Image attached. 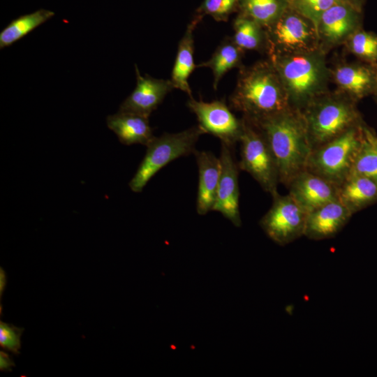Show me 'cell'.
I'll return each instance as SVG.
<instances>
[{
    "mask_svg": "<svg viewBox=\"0 0 377 377\" xmlns=\"http://www.w3.org/2000/svg\"><path fill=\"white\" fill-rule=\"evenodd\" d=\"M250 122L263 133L275 159L279 183L288 187L298 174L306 170L312 151L302 111L291 108Z\"/></svg>",
    "mask_w": 377,
    "mask_h": 377,
    "instance_id": "6da1fadb",
    "label": "cell"
},
{
    "mask_svg": "<svg viewBox=\"0 0 377 377\" xmlns=\"http://www.w3.org/2000/svg\"><path fill=\"white\" fill-rule=\"evenodd\" d=\"M230 108L255 122L293 108L272 63L258 62L241 68Z\"/></svg>",
    "mask_w": 377,
    "mask_h": 377,
    "instance_id": "7a4b0ae2",
    "label": "cell"
},
{
    "mask_svg": "<svg viewBox=\"0 0 377 377\" xmlns=\"http://www.w3.org/2000/svg\"><path fill=\"white\" fill-rule=\"evenodd\" d=\"M271 54L293 108L302 110L322 96L327 75L320 55L313 51Z\"/></svg>",
    "mask_w": 377,
    "mask_h": 377,
    "instance_id": "3957f363",
    "label": "cell"
},
{
    "mask_svg": "<svg viewBox=\"0 0 377 377\" xmlns=\"http://www.w3.org/2000/svg\"><path fill=\"white\" fill-rule=\"evenodd\" d=\"M349 97L320 96L302 110L312 149L363 122Z\"/></svg>",
    "mask_w": 377,
    "mask_h": 377,
    "instance_id": "277c9868",
    "label": "cell"
},
{
    "mask_svg": "<svg viewBox=\"0 0 377 377\" xmlns=\"http://www.w3.org/2000/svg\"><path fill=\"white\" fill-rule=\"evenodd\" d=\"M205 132L198 126L175 133L154 137L146 146L145 155L128 185L135 193L141 192L150 179L174 160L193 154L195 145Z\"/></svg>",
    "mask_w": 377,
    "mask_h": 377,
    "instance_id": "5b68a950",
    "label": "cell"
},
{
    "mask_svg": "<svg viewBox=\"0 0 377 377\" xmlns=\"http://www.w3.org/2000/svg\"><path fill=\"white\" fill-rule=\"evenodd\" d=\"M362 123L313 149L306 170L339 186L352 172L361 144Z\"/></svg>",
    "mask_w": 377,
    "mask_h": 377,
    "instance_id": "8992f818",
    "label": "cell"
},
{
    "mask_svg": "<svg viewBox=\"0 0 377 377\" xmlns=\"http://www.w3.org/2000/svg\"><path fill=\"white\" fill-rule=\"evenodd\" d=\"M239 140V170L248 172L271 195L278 192L279 183L275 159L262 131L253 123L244 119Z\"/></svg>",
    "mask_w": 377,
    "mask_h": 377,
    "instance_id": "52a82bcc",
    "label": "cell"
},
{
    "mask_svg": "<svg viewBox=\"0 0 377 377\" xmlns=\"http://www.w3.org/2000/svg\"><path fill=\"white\" fill-rule=\"evenodd\" d=\"M272 197V206L260 226L273 242L285 246L304 235L307 213L289 193L281 195L277 192Z\"/></svg>",
    "mask_w": 377,
    "mask_h": 377,
    "instance_id": "ba28073f",
    "label": "cell"
},
{
    "mask_svg": "<svg viewBox=\"0 0 377 377\" xmlns=\"http://www.w3.org/2000/svg\"><path fill=\"white\" fill-rule=\"evenodd\" d=\"M186 105L196 116L198 126L205 133L218 138L221 143L230 147L239 142L243 120L236 117L224 99L205 102L191 96Z\"/></svg>",
    "mask_w": 377,
    "mask_h": 377,
    "instance_id": "9c48e42d",
    "label": "cell"
},
{
    "mask_svg": "<svg viewBox=\"0 0 377 377\" xmlns=\"http://www.w3.org/2000/svg\"><path fill=\"white\" fill-rule=\"evenodd\" d=\"M269 28L271 45L291 53L313 51L318 31L301 16L283 13Z\"/></svg>",
    "mask_w": 377,
    "mask_h": 377,
    "instance_id": "30bf717a",
    "label": "cell"
},
{
    "mask_svg": "<svg viewBox=\"0 0 377 377\" xmlns=\"http://www.w3.org/2000/svg\"><path fill=\"white\" fill-rule=\"evenodd\" d=\"M221 173L212 211L220 212L232 223L240 227L239 167L232 153V147L221 143L219 156Z\"/></svg>",
    "mask_w": 377,
    "mask_h": 377,
    "instance_id": "8fae6325",
    "label": "cell"
},
{
    "mask_svg": "<svg viewBox=\"0 0 377 377\" xmlns=\"http://www.w3.org/2000/svg\"><path fill=\"white\" fill-rule=\"evenodd\" d=\"M135 71L136 86L120 105L119 110L149 117L175 88L170 80L157 79L147 74L141 75L136 64Z\"/></svg>",
    "mask_w": 377,
    "mask_h": 377,
    "instance_id": "7c38bea8",
    "label": "cell"
},
{
    "mask_svg": "<svg viewBox=\"0 0 377 377\" xmlns=\"http://www.w3.org/2000/svg\"><path fill=\"white\" fill-rule=\"evenodd\" d=\"M289 194L308 214L311 211L338 200V188L327 179L304 170L290 183Z\"/></svg>",
    "mask_w": 377,
    "mask_h": 377,
    "instance_id": "4fadbf2b",
    "label": "cell"
},
{
    "mask_svg": "<svg viewBox=\"0 0 377 377\" xmlns=\"http://www.w3.org/2000/svg\"><path fill=\"white\" fill-rule=\"evenodd\" d=\"M353 214L339 200L329 202L307 214L304 235L312 240L334 237Z\"/></svg>",
    "mask_w": 377,
    "mask_h": 377,
    "instance_id": "5bb4252c",
    "label": "cell"
},
{
    "mask_svg": "<svg viewBox=\"0 0 377 377\" xmlns=\"http://www.w3.org/2000/svg\"><path fill=\"white\" fill-rule=\"evenodd\" d=\"M334 77L340 89L354 101L377 93L376 65L365 62L341 65L336 68Z\"/></svg>",
    "mask_w": 377,
    "mask_h": 377,
    "instance_id": "9a60e30c",
    "label": "cell"
},
{
    "mask_svg": "<svg viewBox=\"0 0 377 377\" xmlns=\"http://www.w3.org/2000/svg\"><path fill=\"white\" fill-rule=\"evenodd\" d=\"M195 155L198 168V186L196 210L198 214L205 215L212 211L221 173L219 157L208 151H198Z\"/></svg>",
    "mask_w": 377,
    "mask_h": 377,
    "instance_id": "2e32d148",
    "label": "cell"
},
{
    "mask_svg": "<svg viewBox=\"0 0 377 377\" xmlns=\"http://www.w3.org/2000/svg\"><path fill=\"white\" fill-rule=\"evenodd\" d=\"M357 29V10L349 4L338 1L322 15L317 27L318 33L331 43L348 39Z\"/></svg>",
    "mask_w": 377,
    "mask_h": 377,
    "instance_id": "e0dca14e",
    "label": "cell"
},
{
    "mask_svg": "<svg viewBox=\"0 0 377 377\" xmlns=\"http://www.w3.org/2000/svg\"><path fill=\"white\" fill-rule=\"evenodd\" d=\"M108 127L125 145L147 146L154 137L149 117L129 112L118 111L106 118Z\"/></svg>",
    "mask_w": 377,
    "mask_h": 377,
    "instance_id": "ac0fdd59",
    "label": "cell"
},
{
    "mask_svg": "<svg viewBox=\"0 0 377 377\" xmlns=\"http://www.w3.org/2000/svg\"><path fill=\"white\" fill-rule=\"evenodd\" d=\"M338 188V200L353 215L377 202V184L369 177L351 173Z\"/></svg>",
    "mask_w": 377,
    "mask_h": 377,
    "instance_id": "d6986e66",
    "label": "cell"
},
{
    "mask_svg": "<svg viewBox=\"0 0 377 377\" xmlns=\"http://www.w3.org/2000/svg\"><path fill=\"white\" fill-rule=\"evenodd\" d=\"M198 21L199 18L195 19L188 24L179 43L170 78L174 88L185 92L189 97H191L192 94L188 78L196 68L194 63L193 31Z\"/></svg>",
    "mask_w": 377,
    "mask_h": 377,
    "instance_id": "ffe728a7",
    "label": "cell"
},
{
    "mask_svg": "<svg viewBox=\"0 0 377 377\" xmlns=\"http://www.w3.org/2000/svg\"><path fill=\"white\" fill-rule=\"evenodd\" d=\"M243 52L232 38H226L210 59L196 65V68L205 67L212 70L214 77L213 87L216 89L219 82L228 71L234 68H242Z\"/></svg>",
    "mask_w": 377,
    "mask_h": 377,
    "instance_id": "44dd1931",
    "label": "cell"
},
{
    "mask_svg": "<svg viewBox=\"0 0 377 377\" xmlns=\"http://www.w3.org/2000/svg\"><path fill=\"white\" fill-rule=\"evenodd\" d=\"M54 15L53 11L39 9L13 20L0 32V49L10 46Z\"/></svg>",
    "mask_w": 377,
    "mask_h": 377,
    "instance_id": "7402d4cb",
    "label": "cell"
},
{
    "mask_svg": "<svg viewBox=\"0 0 377 377\" xmlns=\"http://www.w3.org/2000/svg\"><path fill=\"white\" fill-rule=\"evenodd\" d=\"M361 144L351 173L370 178L377 184V133L364 122Z\"/></svg>",
    "mask_w": 377,
    "mask_h": 377,
    "instance_id": "603a6c76",
    "label": "cell"
},
{
    "mask_svg": "<svg viewBox=\"0 0 377 377\" xmlns=\"http://www.w3.org/2000/svg\"><path fill=\"white\" fill-rule=\"evenodd\" d=\"M244 15L261 26L270 27L284 13V0H240Z\"/></svg>",
    "mask_w": 377,
    "mask_h": 377,
    "instance_id": "cb8c5ba5",
    "label": "cell"
},
{
    "mask_svg": "<svg viewBox=\"0 0 377 377\" xmlns=\"http://www.w3.org/2000/svg\"><path fill=\"white\" fill-rule=\"evenodd\" d=\"M233 29L234 35L232 39L239 48L243 50L261 49L264 33L260 24L243 15L235 20Z\"/></svg>",
    "mask_w": 377,
    "mask_h": 377,
    "instance_id": "d4e9b609",
    "label": "cell"
},
{
    "mask_svg": "<svg viewBox=\"0 0 377 377\" xmlns=\"http://www.w3.org/2000/svg\"><path fill=\"white\" fill-rule=\"evenodd\" d=\"M348 47L353 54L364 62L377 64V34L357 29L348 38Z\"/></svg>",
    "mask_w": 377,
    "mask_h": 377,
    "instance_id": "484cf974",
    "label": "cell"
},
{
    "mask_svg": "<svg viewBox=\"0 0 377 377\" xmlns=\"http://www.w3.org/2000/svg\"><path fill=\"white\" fill-rule=\"evenodd\" d=\"M337 2V0H295L299 12L312 22L316 29L322 15Z\"/></svg>",
    "mask_w": 377,
    "mask_h": 377,
    "instance_id": "4316f807",
    "label": "cell"
},
{
    "mask_svg": "<svg viewBox=\"0 0 377 377\" xmlns=\"http://www.w3.org/2000/svg\"><path fill=\"white\" fill-rule=\"evenodd\" d=\"M24 328L0 320V346L15 355L20 353L21 336Z\"/></svg>",
    "mask_w": 377,
    "mask_h": 377,
    "instance_id": "83f0119b",
    "label": "cell"
},
{
    "mask_svg": "<svg viewBox=\"0 0 377 377\" xmlns=\"http://www.w3.org/2000/svg\"><path fill=\"white\" fill-rule=\"evenodd\" d=\"M240 0H205L201 10L215 20L225 21Z\"/></svg>",
    "mask_w": 377,
    "mask_h": 377,
    "instance_id": "f1b7e54d",
    "label": "cell"
},
{
    "mask_svg": "<svg viewBox=\"0 0 377 377\" xmlns=\"http://www.w3.org/2000/svg\"><path fill=\"white\" fill-rule=\"evenodd\" d=\"M12 367H15V363L12 357L6 352L0 351V370L1 371H11Z\"/></svg>",
    "mask_w": 377,
    "mask_h": 377,
    "instance_id": "f546056e",
    "label": "cell"
},
{
    "mask_svg": "<svg viewBox=\"0 0 377 377\" xmlns=\"http://www.w3.org/2000/svg\"><path fill=\"white\" fill-rule=\"evenodd\" d=\"M6 286V274L4 269L1 267L0 268V298L1 300L3 293L5 290Z\"/></svg>",
    "mask_w": 377,
    "mask_h": 377,
    "instance_id": "4dcf8cb0",
    "label": "cell"
},
{
    "mask_svg": "<svg viewBox=\"0 0 377 377\" xmlns=\"http://www.w3.org/2000/svg\"><path fill=\"white\" fill-rule=\"evenodd\" d=\"M376 95V102H377V94Z\"/></svg>",
    "mask_w": 377,
    "mask_h": 377,
    "instance_id": "1f68e13d",
    "label": "cell"
},
{
    "mask_svg": "<svg viewBox=\"0 0 377 377\" xmlns=\"http://www.w3.org/2000/svg\"><path fill=\"white\" fill-rule=\"evenodd\" d=\"M376 68H377V64H376ZM376 94H377V93H376Z\"/></svg>",
    "mask_w": 377,
    "mask_h": 377,
    "instance_id": "d6a6232c",
    "label": "cell"
}]
</instances>
